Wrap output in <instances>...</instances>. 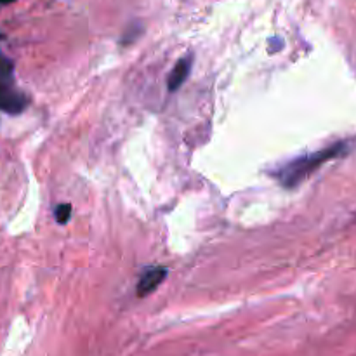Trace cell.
I'll use <instances>...</instances> for the list:
<instances>
[{
  "mask_svg": "<svg viewBox=\"0 0 356 356\" xmlns=\"http://www.w3.org/2000/svg\"><path fill=\"white\" fill-rule=\"evenodd\" d=\"M165 277H167V268H163V266L146 268V270L143 271L141 278H139L138 289H136V292H138L139 298H146L148 294L155 292L156 287H159V285L165 280Z\"/></svg>",
  "mask_w": 356,
  "mask_h": 356,
  "instance_id": "3",
  "label": "cell"
},
{
  "mask_svg": "<svg viewBox=\"0 0 356 356\" xmlns=\"http://www.w3.org/2000/svg\"><path fill=\"white\" fill-rule=\"evenodd\" d=\"M26 104V94L16 86L14 63L0 51V111L7 115H19Z\"/></svg>",
  "mask_w": 356,
  "mask_h": 356,
  "instance_id": "2",
  "label": "cell"
},
{
  "mask_svg": "<svg viewBox=\"0 0 356 356\" xmlns=\"http://www.w3.org/2000/svg\"><path fill=\"white\" fill-rule=\"evenodd\" d=\"M14 2V0H0V6H6V3H10Z\"/></svg>",
  "mask_w": 356,
  "mask_h": 356,
  "instance_id": "6",
  "label": "cell"
},
{
  "mask_svg": "<svg viewBox=\"0 0 356 356\" xmlns=\"http://www.w3.org/2000/svg\"><path fill=\"white\" fill-rule=\"evenodd\" d=\"M191 65H193V56L188 54L184 58H181L176 63V66L172 68V72L169 73V80H167V89L169 92H176L184 82H186L188 75H190Z\"/></svg>",
  "mask_w": 356,
  "mask_h": 356,
  "instance_id": "4",
  "label": "cell"
},
{
  "mask_svg": "<svg viewBox=\"0 0 356 356\" xmlns=\"http://www.w3.org/2000/svg\"><path fill=\"white\" fill-rule=\"evenodd\" d=\"M346 145L344 143H336L332 146H327V148L318 149L315 153H309V155L301 156L298 160H292L287 165L282 167L280 170H277V179L284 184L285 188H294L299 183H302L305 179H308L316 169L327 163L329 160L336 159L337 155L344 152Z\"/></svg>",
  "mask_w": 356,
  "mask_h": 356,
  "instance_id": "1",
  "label": "cell"
},
{
  "mask_svg": "<svg viewBox=\"0 0 356 356\" xmlns=\"http://www.w3.org/2000/svg\"><path fill=\"white\" fill-rule=\"evenodd\" d=\"M56 221L59 225H66L70 221V216H72V205L70 204H59L54 211Z\"/></svg>",
  "mask_w": 356,
  "mask_h": 356,
  "instance_id": "5",
  "label": "cell"
}]
</instances>
